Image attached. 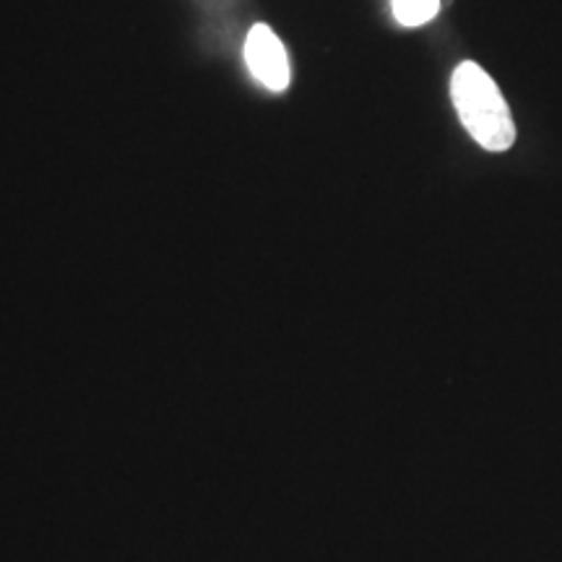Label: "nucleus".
I'll return each instance as SVG.
<instances>
[{
	"mask_svg": "<svg viewBox=\"0 0 562 562\" xmlns=\"http://www.w3.org/2000/svg\"><path fill=\"white\" fill-rule=\"evenodd\" d=\"M393 16L404 26H422L440 11V0H391Z\"/></svg>",
	"mask_w": 562,
	"mask_h": 562,
	"instance_id": "nucleus-3",
	"label": "nucleus"
},
{
	"mask_svg": "<svg viewBox=\"0 0 562 562\" xmlns=\"http://www.w3.org/2000/svg\"><path fill=\"white\" fill-rule=\"evenodd\" d=\"M245 63L256 81H261L266 89L284 91L290 87V58H286L284 45L271 26L256 24L245 40Z\"/></svg>",
	"mask_w": 562,
	"mask_h": 562,
	"instance_id": "nucleus-2",
	"label": "nucleus"
},
{
	"mask_svg": "<svg viewBox=\"0 0 562 562\" xmlns=\"http://www.w3.org/2000/svg\"><path fill=\"white\" fill-rule=\"evenodd\" d=\"M451 97L463 128L487 151H508L516 140V125L492 76L467 60L453 70Z\"/></svg>",
	"mask_w": 562,
	"mask_h": 562,
	"instance_id": "nucleus-1",
	"label": "nucleus"
}]
</instances>
